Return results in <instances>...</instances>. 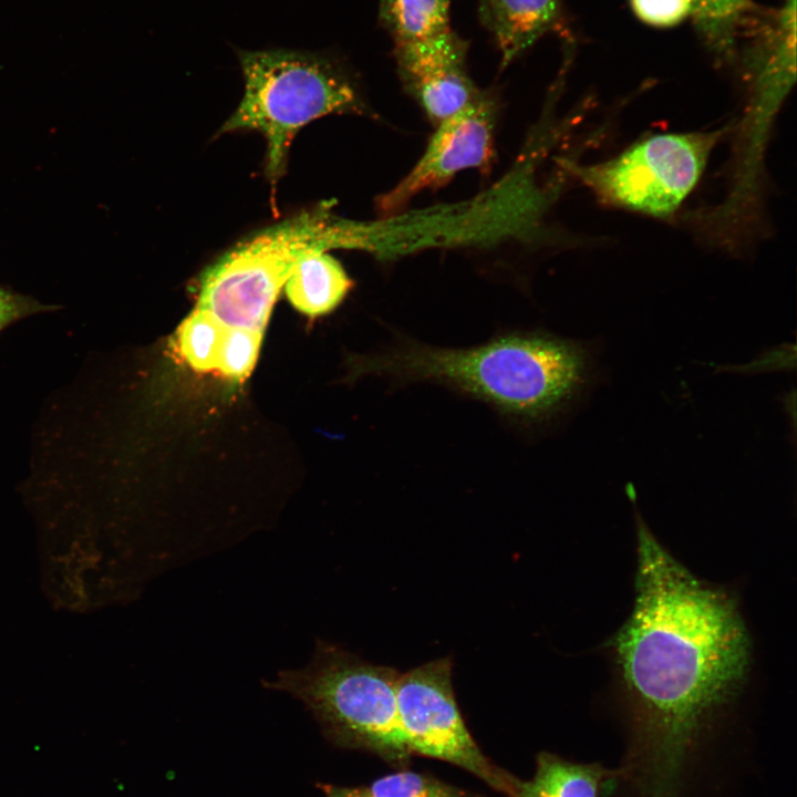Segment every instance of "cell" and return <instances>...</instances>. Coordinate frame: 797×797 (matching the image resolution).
Returning a JSON list of instances; mask_svg holds the SVG:
<instances>
[{
  "label": "cell",
  "instance_id": "6da1fadb",
  "mask_svg": "<svg viewBox=\"0 0 797 797\" xmlns=\"http://www.w3.org/2000/svg\"><path fill=\"white\" fill-rule=\"evenodd\" d=\"M632 611L613 639L629 702L630 774L643 797H679L689 759L738 695L751 642L734 597L681 565L639 521Z\"/></svg>",
  "mask_w": 797,
  "mask_h": 797
},
{
  "label": "cell",
  "instance_id": "7a4b0ae2",
  "mask_svg": "<svg viewBox=\"0 0 797 797\" xmlns=\"http://www.w3.org/2000/svg\"><path fill=\"white\" fill-rule=\"evenodd\" d=\"M591 354L575 340L542 330H509L469 348H444L395 333L389 344L354 362L392 389L439 385L532 427L560 415L584 390Z\"/></svg>",
  "mask_w": 797,
  "mask_h": 797
},
{
  "label": "cell",
  "instance_id": "3957f363",
  "mask_svg": "<svg viewBox=\"0 0 797 797\" xmlns=\"http://www.w3.org/2000/svg\"><path fill=\"white\" fill-rule=\"evenodd\" d=\"M245 91L218 134L257 131L267 142L266 176H283L298 131L331 114H364L366 106L344 65L317 52L290 49L238 50Z\"/></svg>",
  "mask_w": 797,
  "mask_h": 797
},
{
  "label": "cell",
  "instance_id": "277c9868",
  "mask_svg": "<svg viewBox=\"0 0 797 797\" xmlns=\"http://www.w3.org/2000/svg\"><path fill=\"white\" fill-rule=\"evenodd\" d=\"M398 677L393 667L318 641L309 664L281 671L267 686L300 700L337 741L402 759L411 749L398 715Z\"/></svg>",
  "mask_w": 797,
  "mask_h": 797
},
{
  "label": "cell",
  "instance_id": "5b68a950",
  "mask_svg": "<svg viewBox=\"0 0 797 797\" xmlns=\"http://www.w3.org/2000/svg\"><path fill=\"white\" fill-rule=\"evenodd\" d=\"M732 126L728 122L710 131L650 135L607 161L569 163L566 168L604 205L669 218L694 189Z\"/></svg>",
  "mask_w": 797,
  "mask_h": 797
},
{
  "label": "cell",
  "instance_id": "8992f818",
  "mask_svg": "<svg viewBox=\"0 0 797 797\" xmlns=\"http://www.w3.org/2000/svg\"><path fill=\"white\" fill-rule=\"evenodd\" d=\"M452 666L451 658H439L400 674L397 708L411 753L453 763L517 797L519 782L496 768L469 734L454 696Z\"/></svg>",
  "mask_w": 797,
  "mask_h": 797
},
{
  "label": "cell",
  "instance_id": "52a82bcc",
  "mask_svg": "<svg viewBox=\"0 0 797 797\" xmlns=\"http://www.w3.org/2000/svg\"><path fill=\"white\" fill-rule=\"evenodd\" d=\"M497 97L483 90L470 103L435 125L413 168L377 201L379 213L392 216L424 190L447 184L457 173L487 170L495 157Z\"/></svg>",
  "mask_w": 797,
  "mask_h": 797
},
{
  "label": "cell",
  "instance_id": "ba28073f",
  "mask_svg": "<svg viewBox=\"0 0 797 797\" xmlns=\"http://www.w3.org/2000/svg\"><path fill=\"white\" fill-rule=\"evenodd\" d=\"M478 18L500 53L501 69L563 22L559 0H478Z\"/></svg>",
  "mask_w": 797,
  "mask_h": 797
},
{
  "label": "cell",
  "instance_id": "9c48e42d",
  "mask_svg": "<svg viewBox=\"0 0 797 797\" xmlns=\"http://www.w3.org/2000/svg\"><path fill=\"white\" fill-rule=\"evenodd\" d=\"M352 288L353 281L342 265L327 251L304 255L284 283L291 304L311 318L333 311Z\"/></svg>",
  "mask_w": 797,
  "mask_h": 797
},
{
  "label": "cell",
  "instance_id": "30bf717a",
  "mask_svg": "<svg viewBox=\"0 0 797 797\" xmlns=\"http://www.w3.org/2000/svg\"><path fill=\"white\" fill-rule=\"evenodd\" d=\"M602 778L597 764H576L541 753L532 779L519 782L517 797H598Z\"/></svg>",
  "mask_w": 797,
  "mask_h": 797
},
{
  "label": "cell",
  "instance_id": "8fae6325",
  "mask_svg": "<svg viewBox=\"0 0 797 797\" xmlns=\"http://www.w3.org/2000/svg\"><path fill=\"white\" fill-rule=\"evenodd\" d=\"M452 0H379V21L394 45L423 41L452 30Z\"/></svg>",
  "mask_w": 797,
  "mask_h": 797
},
{
  "label": "cell",
  "instance_id": "7c38bea8",
  "mask_svg": "<svg viewBox=\"0 0 797 797\" xmlns=\"http://www.w3.org/2000/svg\"><path fill=\"white\" fill-rule=\"evenodd\" d=\"M225 330L226 325L211 313L196 308L177 330L180 354L197 371L216 370Z\"/></svg>",
  "mask_w": 797,
  "mask_h": 797
},
{
  "label": "cell",
  "instance_id": "4fadbf2b",
  "mask_svg": "<svg viewBox=\"0 0 797 797\" xmlns=\"http://www.w3.org/2000/svg\"><path fill=\"white\" fill-rule=\"evenodd\" d=\"M749 7L748 0H692V17L711 46L723 53Z\"/></svg>",
  "mask_w": 797,
  "mask_h": 797
},
{
  "label": "cell",
  "instance_id": "5bb4252c",
  "mask_svg": "<svg viewBox=\"0 0 797 797\" xmlns=\"http://www.w3.org/2000/svg\"><path fill=\"white\" fill-rule=\"evenodd\" d=\"M261 339L262 332L226 327L216 370L232 381L245 380L256 363Z\"/></svg>",
  "mask_w": 797,
  "mask_h": 797
},
{
  "label": "cell",
  "instance_id": "9a60e30c",
  "mask_svg": "<svg viewBox=\"0 0 797 797\" xmlns=\"http://www.w3.org/2000/svg\"><path fill=\"white\" fill-rule=\"evenodd\" d=\"M368 790L372 797H470L458 788L412 772L379 778Z\"/></svg>",
  "mask_w": 797,
  "mask_h": 797
},
{
  "label": "cell",
  "instance_id": "2e32d148",
  "mask_svg": "<svg viewBox=\"0 0 797 797\" xmlns=\"http://www.w3.org/2000/svg\"><path fill=\"white\" fill-rule=\"evenodd\" d=\"M635 15L653 27H673L692 15V0H630Z\"/></svg>",
  "mask_w": 797,
  "mask_h": 797
},
{
  "label": "cell",
  "instance_id": "e0dca14e",
  "mask_svg": "<svg viewBox=\"0 0 797 797\" xmlns=\"http://www.w3.org/2000/svg\"><path fill=\"white\" fill-rule=\"evenodd\" d=\"M39 309H43V307L20 294L0 288V331Z\"/></svg>",
  "mask_w": 797,
  "mask_h": 797
},
{
  "label": "cell",
  "instance_id": "ac0fdd59",
  "mask_svg": "<svg viewBox=\"0 0 797 797\" xmlns=\"http://www.w3.org/2000/svg\"><path fill=\"white\" fill-rule=\"evenodd\" d=\"M321 787L327 797H372L368 788H350L331 785H323Z\"/></svg>",
  "mask_w": 797,
  "mask_h": 797
}]
</instances>
